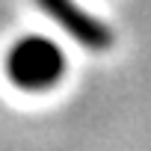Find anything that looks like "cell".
Segmentation results:
<instances>
[{
  "instance_id": "1",
  "label": "cell",
  "mask_w": 151,
  "mask_h": 151,
  "mask_svg": "<svg viewBox=\"0 0 151 151\" xmlns=\"http://www.w3.org/2000/svg\"><path fill=\"white\" fill-rule=\"evenodd\" d=\"M65 74L62 50L45 36H24L6 53V77L24 92H47Z\"/></svg>"
},
{
  "instance_id": "2",
  "label": "cell",
  "mask_w": 151,
  "mask_h": 151,
  "mask_svg": "<svg viewBox=\"0 0 151 151\" xmlns=\"http://www.w3.org/2000/svg\"><path fill=\"white\" fill-rule=\"evenodd\" d=\"M36 3H39V9H42L50 21H56L74 42H80L86 50H92V53L110 50V45H113V30H110L104 21H98L92 12L80 9L74 0H36Z\"/></svg>"
}]
</instances>
